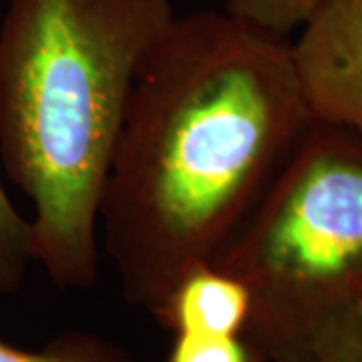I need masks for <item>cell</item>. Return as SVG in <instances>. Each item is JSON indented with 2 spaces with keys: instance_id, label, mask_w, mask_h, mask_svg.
Masks as SVG:
<instances>
[{
  "instance_id": "8",
  "label": "cell",
  "mask_w": 362,
  "mask_h": 362,
  "mask_svg": "<svg viewBox=\"0 0 362 362\" xmlns=\"http://www.w3.org/2000/svg\"><path fill=\"white\" fill-rule=\"evenodd\" d=\"M326 0H226V13L266 33L290 39Z\"/></svg>"
},
{
  "instance_id": "5",
  "label": "cell",
  "mask_w": 362,
  "mask_h": 362,
  "mask_svg": "<svg viewBox=\"0 0 362 362\" xmlns=\"http://www.w3.org/2000/svg\"><path fill=\"white\" fill-rule=\"evenodd\" d=\"M252 298L246 284L214 264L187 270L159 308L163 328L189 334H244L250 322Z\"/></svg>"
},
{
  "instance_id": "4",
  "label": "cell",
  "mask_w": 362,
  "mask_h": 362,
  "mask_svg": "<svg viewBox=\"0 0 362 362\" xmlns=\"http://www.w3.org/2000/svg\"><path fill=\"white\" fill-rule=\"evenodd\" d=\"M292 57L312 117L362 137V0H326Z\"/></svg>"
},
{
  "instance_id": "9",
  "label": "cell",
  "mask_w": 362,
  "mask_h": 362,
  "mask_svg": "<svg viewBox=\"0 0 362 362\" xmlns=\"http://www.w3.org/2000/svg\"><path fill=\"white\" fill-rule=\"evenodd\" d=\"M165 362H268L244 334L175 332Z\"/></svg>"
},
{
  "instance_id": "2",
  "label": "cell",
  "mask_w": 362,
  "mask_h": 362,
  "mask_svg": "<svg viewBox=\"0 0 362 362\" xmlns=\"http://www.w3.org/2000/svg\"><path fill=\"white\" fill-rule=\"evenodd\" d=\"M171 0H11L0 25V157L33 204L30 252L59 288L99 270V216L131 95Z\"/></svg>"
},
{
  "instance_id": "3",
  "label": "cell",
  "mask_w": 362,
  "mask_h": 362,
  "mask_svg": "<svg viewBox=\"0 0 362 362\" xmlns=\"http://www.w3.org/2000/svg\"><path fill=\"white\" fill-rule=\"evenodd\" d=\"M246 284L244 337L268 362H312L362 306V137L312 121L214 262Z\"/></svg>"
},
{
  "instance_id": "10",
  "label": "cell",
  "mask_w": 362,
  "mask_h": 362,
  "mask_svg": "<svg viewBox=\"0 0 362 362\" xmlns=\"http://www.w3.org/2000/svg\"><path fill=\"white\" fill-rule=\"evenodd\" d=\"M312 362H362V318L350 314L324 334Z\"/></svg>"
},
{
  "instance_id": "7",
  "label": "cell",
  "mask_w": 362,
  "mask_h": 362,
  "mask_svg": "<svg viewBox=\"0 0 362 362\" xmlns=\"http://www.w3.org/2000/svg\"><path fill=\"white\" fill-rule=\"evenodd\" d=\"M30 252V221L18 214L0 180V296L23 284Z\"/></svg>"
},
{
  "instance_id": "1",
  "label": "cell",
  "mask_w": 362,
  "mask_h": 362,
  "mask_svg": "<svg viewBox=\"0 0 362 362\" xmlns=\"http://www.w3.org/2000/svg\"><path fill=\"white\" fill-rule=\"evenodd\" d=\"M312 121L292 40L226 11L175 16L137 75L99 216L127 302L156 316L220 258Z\"/></svg>"
},
{
  "instance_id": "11",
  "label": "cell",
  "mask_w": 362,
  "mask_h": 362,
  "mask_svg": "<svg viewBox=\"0 0 362 362\" xmlns=\"http://www.w3.org/2000/svg\"><path fill=\"white\" fill-rule=\"evenodd\" d=\"M354 314H358V316H361V318H362V306H361V308H358V310L354 312Z\"/></svg>"
},
{
  "instance_id": "6",
  "label": "cell",
  "mask_w": 362,
  "mask_h": 362,
  "mask_svg": "<svg viewBox=\"0 0 362 362\" xmlns=\"http://www.w3.org/2000/svg\"><path fill=\"white\" fill-rule=\"evenodd\" d=\"M0 362H139L127 350L83 332L61 334L40 350H23L0 340Z\"/></svg>"
}]
</instances>
